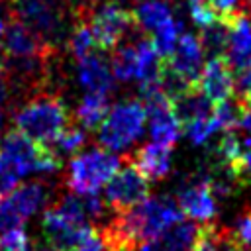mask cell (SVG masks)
<instances>
[{
    "instance_id": "cell-1",
    "label": "cell",
    "mask_w": 251,
    "mask_h": 251,
    "mask_svg": "<svg viewBox=\"0 0 251 251\" xmlns=\"http://www.w3.org/2000/svg\"><path fill=\"white\" fill-rule=\"evenodd\" d=\"M114 214V220L98 229L106 251H133L143 241L184 220L178 204L169 196H147L135 206Z\"/></svg>"
},
{
    "instance_id": "cell-2",
    "label": "cell",
    "mask_w": 251,
    "mask_h": 251,
    "mask_svg": "<svg viewBox=\"0 0 251 251\" xmlns=\"http://www.w3.org/2000/svg\"><path fill=\"white\" fill-rule=\"evenodd\" d=\"M69 124L65 102L55 94H37L14 114V126L39 145H49Z\"/></svg>"
},
{
    "instance_id": "cell-3",
    "label": "cell",
    "mask_w": 251,
    "mask_h": 251,
    "mask_svg": "<svg viewBox=\"0 0 251 251\" xmlns=\"http://www.w3.org/2000/svg\"><path fill=\"white\" fill-rule=\"evenodd\" d=\"M147 116L143 102L139 100H124L116 106H110L108 114L100 122L98 143L108 151H124L131 143L139 139L143 133Z\"/></svg>"
},
{
    "instance_id": "cell-4",
    "label": "cell",
    "mask_w": 251,
    "mask_h": 251,
    "mask_svg": "<svg viewBox=\"0 0 251 251\" xmlns=\"http://www.w3.org/2000/svg\"><path fill=\"white\" fill-rule=\"evenodd\" d=\"M122 159L104 147H92L88 151L76 153L69 161L67 186L75 194L98 192L118 171Z\"/></svg>"
},
{
    "instance_id": "cell-5",
    "label": "cell",
    "mask_w": 251,
    "mask_h": 251,
    "mask_svg": "<svg viewBox=\"0 0 251 251\" xmlns=\"http://www.w3.org/2000/svg\"><path fill=\"white\" fill-rule=\"evenodd\" d=\"M0 157L20 175L55 173L61 169V157L49 147L35 143L20 129L8 131L0 141Z\"/></svg>"
},
{
    "instance_id": "cell-6",
    "label": "cell",
    "mask_w": 251,
    "mask_h": 251,
    "mask_svg": "<svg viewBox=\"0 0 251 251\" xmlns=\"http://www.w3.org/2000/svg\"><path fill=\"white\" fill-rule=\"evenodd\" d=\"M59 0H14L12 18L29 27L47 47H55L65 37V16Z\"/></svg>"
},
{
    "instance_id": "cell-7",
    "label": "cell",
    "mask_w": 251,
    "mask_h": 251,
    "mask_svg": "<svg viewBox=\"0 0 251 251\" xmlns=\"http://www.w3.org/2000/svg\"><path fill=\"white\" fill-rule=\"evenodd\" d=\"M86 22L92 29L94 41L100 51L116 49L120 41H124V37L135 25L131 10L122 6V2L118 0H106L100 6H96Z\"/></svg>"
},
{
    "instance_id": "cell-8",
    "label": "cell",
    "mask_w": 251,
    "mask_h": 251,
    "mask_svg": "<svg viewBox=\"0 0 251 251\" xmlns=\"http://www.w3.org/2000/svg\"><path fill=\"white\" fill-rule=\"evenodd\" d=\"M106 206L114 212L127 210L149 196V178L133 165L129 157L124 159V165L112 175L106 182Z\"/></svg>"
},
{
    "instance_id": "cell-9",
    "label": "cell",
    "mask_w": 251,
    "mask_h": 251,
    "mask_svg": "<svg viewBox=\"0 0 251 251\" xmlns=\"http://www.w3.org/2000/svg\"><path fill=\"white\" fill-rule=\"evenodd\" d=\"M204 47L198 35L182 31L175 49L169 57H165V65L186 84L194 86L198 82V76L204 67Z\"/></svg>"
},
{
    "instance_id": "cell-10",
    "label": "cell",
    "mask_w": 251,
    "mask_h": 251,
    "mask_svg": "<svg viewBox=\"0 0 251 251\" xmlns=\"http://www.w3.org/2000/svg\"><path fill=\"white\" fill-rule=\"evenodd\" d=\"M51 51V47H47L29 27H25L18 20H10L0 37V57L4 59L49 57Z\"/></svg>"
},
{
    "instance_id": "cell-11",
    "label": "cell",
    "mask_w": 251,
    "mask_h": 251,
    "mask_svg": "<svg viewBox=\"0 0 251 251\" xmlns=\"http://www.w3.org/2000/svg\"><path fill=\"white\" fill-rule=\"evenodd\" d=\"M196 86L212 104L224 102L235 94V73L224 55L210 57L208 63H204Z\"/></svg>"
},
{
    "instance_id": "cell-12",
    "label": "cell",
    "mask_w": 251,
    "mask_h": 251,
    "mask_svg": "<svg viewBox=\"0 0 251 251\" xmlns=\"http://www.w3.org/2000/svg\"><path fill=\"white\" fill-rule=\"evenodd\" d=\"M176 204L180 208V212L194 220V222H204L208 224L216 214H218V202H216V194L212 192L206 176L198 175L196 180L188 182L184 188L178 190V198Z\"/></svg>"
},
{
    "instance_id": "cell-13",
    "label": "cell",
    "mask_w": 251,
    "mask_h": 251,
    "mask_svg": "<svg viewBox=\"0 0 251 251\" xmlns=\"http://www.w3.org/2000/svg\"><path fill=\"white\" fill-rule=\"evenodd\" d=\"M76 78H78L80 86L86 88V92L110 94L116 86V78L112 75L110 61L104 59L100 49L76 59Z\"/></svg>"
},
{
    "instance_id": "cell-14",
    "label": "cell",
    "mask_w": 251,
    "mask_h": 251,
    "mask_svg": "<svg viewBox=\"0 0 251 251\" xmlns=\"http://www.w3.org/2000/svg\"><path fill=\"white\" fill-rule=\"evenodd\" d=\"M226 61L233 73L243 71L251 65V18L245 14H235L227 20V45L224 53Z\"/></svg>"
},
{
    "instance_id": "cell-15",
    "label": "cell",
    "mask_w": 251,
    "mask_h": 251,
    "mask_svg": "<svg viewBox=\"0 0 251 251\" xmlns=\"http://www.w3.org/2000/svg\"><path fill=\"white\" fill-rule=\"evenodd\" d=\"M198 229L200 227L194 222L180 220L163 233L143 241L139 245V251H192L198 237Z\"/></svg>"
},
{
    "instance_id": "cell-16",
    "label": "cell",
    "mask_w": 251,
    "mask_h": 251,
    "mask_svg": "<svg viewBox=\"0 0 251 251\" xmlns=\"http://www.w3.org/2000/svg\"><path fill=\"white\" fill-rule=\"evenodd\" d=\"M129 159L133 161V165H135L149 180H161V178L167 176L169 171H171L173 151H171V145L151 141V143L141 145Z\"/></svg>"
},
{
    "instance_id": "cell-17",
    "label": "cell",
    "mask_w": 251,
    "mask_h": 251,
    "mask_svg": "<svg viewBox=\"0 0 251 251\" xmlns=\"http://www.w3.org/2000/svg\"><path fill=\"white\" fill-rule=\"evenodd\" d=\"M171 104H173V112H175L176 120L180 122V126H186L194 120L210 116L212 108H214V104L204 96V92L196 84L188 86L186 90H182L180 94L171 98Z\"/></svg>"
},
{
    "instance_id": "cell-18",
    "label": "cell",
    "mask_w": 251,
    "mask_h": 251,
    "mask_svg": "<svg viewBox=\"0 0 251 251\" xmlns=\"http://www.w3.org/2000/svg\"><path fill=\"white\" fill-rule=\"evenodd\" d=\"M131 16L135 25L149 35L161 25H165L167 22H171L173 18H176L175 8L169 0H139L133 6Z\"/></svg>"
},
{
    "instance_id": "cell-19",
    "label": "cell",
    "mask_w": 251,
    "mask_h": 251,
    "mask_svg": "<svg viewBox=\"0 0 251 251\" xmlns=\"http://www.w3.org/2000/svg\"><path fill=\"white\" fill-rule=\"evenodd\" d=\"M135 53H137L135 80L139 82V88L149 86V84H157L159 76H161V71H163L165 59L153 47L149 37H143V39L135 41Z\"/></svg>"
},
{
    "instance_id": "cell-20",
    "label": "cell",
    "mask_w": 251,
    "mask_h": 251,
    "mask_svg": "<svg viewBox=\"0 0 251 251\" xmlns=\"http://www.w3.org/2000/svg\"><path fill=\"white\" fill-rule=\"evenodd\" d=\"M6 198L12 204V208L20 214V218L25 222L29 216H33L43 206L47 198V190L41 182H25V184H18L16 188H12L6 194Z\"/></svg>"
},
{
    "instance_id": "cell-21",
    "label": "cell",
    "mask_w": 251,
    "mask_h": 251,
    "mask_svg": "<svg viewBox=\"0 0 251 251\" xmlns=\"http://www.w3.org/2000/svg\"><path fill=\"white\" fill-rule=\"evenodd\" d=\"M110 104H108V94L102 92H86L82 100L76 106V120L82 127L86 129H96L104 116L108 114Z\"/></svg>"
},
{
    "instance_id": "cell-22",
    "label": "cell",
    "mask_w": 251,
    "mask_h": 251,
    "mask_svg": "<svg viewBox=\"0 0 251 251\" xmlns=\"http://www.w3.org/2000/svg\"><path fill=\"white\" fill-rule=\"evenodd\" d=\"M192 251H239V249L231 239L229 229L204 224L198 229V237Z\"/></svg>"
},
{
    "instance_id": "cell-23",
    "label": "cell",
    "mask_w": 251,
    "mask_h": 251,
    "mask_svg": "<svg viewBox=\"0 0 251 251\" xmlns=\"http://www.w3.org/2000/svg\"><path fill=\"white\" fill-rule=\"evenodd\" d=\"M112 75L116 80L129 82L135 80V71H137V53H135V43H124L114 49L112 61Z\"/></svg>"
},
{
    "instance_id": "cell-24",
    "label": "cell",
    "mask_w": 251,
    "mask_h": 251,
    "mask_svg": "<svg viewBox=\"0 0 251 251\" xmlns=\"http://www.w3.org/2000/svg\"><path fill=\"white\" fill-rule=\"evenodd\" d=\"M182 31H184L182 29V22L178 18H173L171 22H167L165 25H161L159 29H155L149 35V39H151L153 47L159 51V55L165 59L175 49V45H176V41H178V37H180Z\"/></svg>"
},
{
    "instance_id": "cell-25",
    "label": "cell",
    "mask_w": 251,
    "mask_h": 251,
    "mask_svg": "<svg viewBox=\"0 0 251 251\" xmlns=\"http://www.w3.org/2000/svg\"><path fill=\"white\" fill-rule=\"evenodd\" d=\"M200 41L204 47V53H208L210 57H220L226 53V45H227V22L218 20L212 25L200 29Z\"/></svg>"
},
{
    "instance_id": "cell-26",
    "label": "cell",
    "mask_w": 251,
    "mask_h": 251,
    "mask_svg": "<svg viewBox=\"0 0 251 251\" xmlns=\"http://www.w3.org/2000/svg\"><path fill=\"white\" fill-rule=\"evenodd\" d=\"M84 141H86L84 131H82L78 126H69V124H67V126L57 133V137H55L49 145H45V147H49L53 153H57V155L61 157V155L78 153L80 147L84 145Z\"/></svg>"
},
{
    "instance_id": "cell-27",
    "label": "cell",
    "mask_w": 251,
    "mask_h": 251,
    "mask_svg": "<svg viewBox=\"0 0 251 251\" xmlns=\"http://www.w3.org/2000/svg\"><path fill=\"white\" fill-rule=\"evenodd\" d=\"M67 47H69V51H71V55H73L75 59H80V57H84V55H88V53H92V51L98 49L88 22H78V24L69 31Z\"/></svg>"
},
{
    "instance_id": "cell-28",
    "label": "cell",
    "mask_w": 251,
    "mask_h": 251,
    "mask_svg": "<svg viewBox=\"0 0 251 251\" xmlns=\"http://www.w3.org/2000/svg\"><path fill=\"white\" fill-rule=\"evenodd\" d=\"M182 127H184V131H186V137H188L194 145H204V143H208L210 137H212L216 131H220V126H218V122L214 120L212 114L206 116V118L194 120V122H190V124H186V126H182Z\"/></svg>"
},
{
    "instance_id": "cell-29",
    "label": "cell",
    "mask_w": 251,
    "mask_h": 251,
    "mask_svg": "<svg viewBox=\"0 0 251 251\" xmlns=\"http://www.w3.org/2000/svg\"><path fill=\"white\" fill-rule=\"evenodd\" d=\"M229 233L239 251H251V208H245L237 214Z\"/></svg>"
},
{
    "instance_id": "cell-30",
    "label": "cell",
    "mask_w": 251,
    "mask_h": 251,
    "mask_svg": "<svg viewBox=\"0 0 251 251\" xmlns=\"http://www.w3.org/2000/svg\"><path fill=\"white\" fill-rule=\"evenodd\" d=\"M188 16H190L192 24H194L198 29H204V27H208V25H212L214 22L220 20L218 14L214 12V8L208 4V0L190 4V6H188Z\"/></svg>"
},
{
    "instance_id": "cell-31",
    "label": "cell",
    "mask_w": 251,
    "mask_h": 251,
    "mask_svg": "<svg viewBox=\"0 0 251 251\" xmlns=\"http://www.w3.org/2000/svg\"><path fill=\"white\" fill-rule=\"evenodd\" d=\"M27 245L29 241L22 226L0 235V251H25Z\"/></svg>"
},
{
    "instance_id": "cell-32",
    "label": "cell",
    "mask_w": 251,
    "mask_h": 251,
    "mask_svg": "<svg viewBox=\"0 0 251 251\" xmlns=\"http://www.w3.org/2000/svg\"><path fill=\"white\" fill-rule=\"evenodd\" d=\"M24 224V220L20 218V214L12 208V204L8 202L6 196L0 198V235L14 229V227H20Z\"/></svg>"
},
{
    "instance_id": "cell-33",
    "label": "cell",
    "mask_w": 251,
    "mask_h": 251,
    "mask_svg": "<svg viewBox=\"0 0 251 251\" xmlns=\"http://www.w3.org/2000/svg\"><path fill=\"white\" fill-rule=\"evenodd\" d=\"M241 2L243 0H208V4L214 8V12L218 14V18L224 20V22H227L235 14H239Z\"/></svg>"
},
{
    "instance_id": "cell-34",
    "label": "cell",
    "mask_w": 251,
    "mask_h": 251,
    "mask_svg": "<svg viewBox=\"0 0 251 251\" xmlns=\"http://www.w3.org/2000/svg\"><path fill=\"white\" fill-rule=\"evenodd\" d=\"M237 127L251 135V106L239 102V118H237Z\"/></svg>"
},
{
    "instance_id": "cell-35",
    "label": "cell",
    "mask_w": 251,
    "mask_h": 251,
    "mask_svg": "<svg viewBox=\"0 0 251 251\" xmlns=\"http://www.w3.org/2000/svg\"><path fill=\"white\" fill-rule=\"evenodd\" d=\"M235 100H237V102H241V104L251 106V90H249L247 94H243V96H235Z\"/></svg>"
},
{
    "instance_id": "cell-36",
    "label": "cell",
    "mask_w": 251,
    "mask_h": 251,
    "mask_svg": "<svg viewBox=\"0 0 251 251\" xmlns=\"http://www.w3.org/2000/svg\"><path fill=\"white\" fill-rule=\"evenodd\" d=\"M186 2V6H190V4H196V2H204V0H184Z\"/></svg>"
},
{
    "instance_id": "cell-37",
    "label": "cell",
    "mask_w": 251,
    "mask_h": 251,
    "mask_svg": "<svg viewBox=\"0 0 251 251\" xmlns=\"http://www.w3.org/2000/svg\"><path fill=\"white\" fill-rule=\"evenodd\" d=\"M25 251H33V245H27V247H25Z\"/></svg>"
},
{
    "instance_id": "cell-38",
    "label": "cell",
    "mask_w": 251,
    "mask_h": 251,
    "mask_svg": "<svg viewBox=\"0 0 251 251\" xmlns=\"http://www.w3.org/2000/svg\"><path fill=\"white\" fill-rule=\"evenodd\" d=\"M245 4H247V8L251 10V0H245Z\"/></svg>"
}]
</instances>
